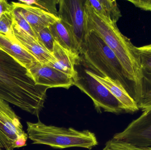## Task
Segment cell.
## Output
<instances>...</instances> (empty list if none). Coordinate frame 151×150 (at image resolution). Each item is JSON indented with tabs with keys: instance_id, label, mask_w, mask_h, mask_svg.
Here are the masks:
<instances>
[{
	"instance_id": "obj_10",
	"label": "cell",
	"mask_w": 151,
	"mask_h": 150,
	"mask_svg": "<svg viewBox=\"0 0 151 150\" xmlns=\"http://www.w3.org/2000/svg\"><path fill=\"white\" fill-rule=\"evenodd\" d=\"M11 3L18 7L21 14L29 23L35 34L36 32L48 27L59 19L55 15L38 7L25 4L20 1Z\"/></svg>"
},
{
	"instance_id": "obj_22",
	"label": "cell",
	"mask_w": 151,
	"mask_h": 150,
	"mask_svg": "<svg viewBox=\"0 0 151 150\" xmlns=\"http://www.w3.org/2000/svg\"><path fill=\"white\" fill-rule=\"evenodd\" d=\"M103 150H151V148L137 147L127 143L112 139L106 142Z\"/></svg>"
},
{
	"instance_id": "obj_16",
	"label": "cell",
	"mask_w": 151,
	"mask_h": 150,
	"mask_svg": "<svg viewBox=\"0 0 151 150\" xmlns=\"http://www.w3.org/2000/svg\"><path fill=\"white\" fill-rule=\"evenodd\" d=\"M87 2L99 16L117 23L121 12L115 0H87Z\"/></svg>"
},
{
	"instance_id": "obj_8",
	"label": "cell",
	"mask_w": 151,
	"mask_h": 150,
	"mask_svg": "<svg viewBox=\"0 0 151 150\" xmlns=\"http://www.w3.org/2000/svg\"><path fill=\"white\" fill-rule=\"evenodd\" d=\"M25 133L20 118L8 103L0 99V148L14 150L15 140Z\"/></svg>"
},
{
	"instance_id": "obj_13",
	"label": "cell",
	"mask_w": 151,
	"mask_h": 150,
	"mask_svg": "<svg viewBox=\"0 0 151 150\" xmlns=\"http://www.w3.org/2000/svg\"><path fill=\"white\" fill-rule=\"evenodd\" d=\"M86 71L90 75L103 85L113 94L124 106L127 113H132L139 110L135 101L120 84L109 77L100 76L86 69Z\"/></svg>"
},
{
	"instance_id": "obj_5",
	"label": "cell",
	"mask_w": 151,
	"mask_h": 150,
	"mask_svg": "<svg viewBox=\"0 0 151 150\" xmlns=\"http://www.w3.org/2000/svg\"><path fill=\"white\" fill-rule=\"evenodd\" d=\"M76 70L74 85L91 99L97 111L103 110L117 114L127 113L124 106L105 86L88 74L86 70Z\"/></svg>"
},
{
	"instance_id": "obj_21",
	"label": "cell",
	"mask_w": 151,
	"mask_h": 150,
	"mask_svg": "<svg viewBox=\"0 0 151 150\" xmlns=\"http://www.w3.org/2000/svg\"><path fill=\"white\" fill-rule=\"evenodd\" d=\"M135 51L142 68L151 69V44L138 47L135 46Z\"/></svg>"
},
{
	"instance_id": "obj_12",
	"label": "cell",
	"mask_w": 151,
	"mask_h": 150,
	"mask_svg": "<svg viewBox=\"0 0 151 150\" xmlns=\"http://www.w3.org/2000/svg\"><path fill=\"white\" fill-rule=\"evenodd\" d=\"M52 54L54 60L47 64L75 79L77 75L75 68L80 61V55L62 47L55 41Z\"/></svg>"
},
{
	"instance_id": "obj_27",
	"label": "cell",
	"mask_w": 151,
	"mask_h": 150,
	"mask_svg": "<svg viewBox=\"0 0 151 150\" xmlns=\"http://www.w3.org/2000/svg\"><path fill=\"white\" fill-rule=\"evenodd\" d=\"M0 150H4L2 149H1V148H0Z\"/></svg>"
},
{
	"instance_id": "obj_1",
	"label": "cell",
	"mask_w": 151,
	"mask_h": 150,
	"mask_svg": "<svg viewBox=\"0 0 151 150\" xmlns=\"http://www.w3.org/2000/svg\"><path fill=\"white\" fill-rule=\"evenodd\" d=\"M48 89L36 84L26 68L0 49V99L38 117Z\"/></svg>"
},
{
	"instance_id": "obj_18",
	"label": "cell",
	"mask_w": 151,
	"mask_h": 150,
	"mask_svg": "<svg viewBox=\"0 0 151 150\" xmlns=\"http://www.w3.org/2000/svg\"><path fill=\"white\" fill-rule=\"evenodd\" d=\"M13 15L12 12H5L0 16V34L12 42H18L13 30Z\"/></svg>"
},
{
	"instance_id": "obj_25",
	"label": "cell",
	"mask_w": 151,
	"mask_h": 150,
	"mask_svg": "<svg viewBox=\"0 0 151 150\" xmlns=\"http://www.w3.org/2000/svg\"><path fill=\"white\" fill-rule=\"evenodd\" d=\"M28 138V135L26 133L19 136L14 141V144H13L14 149H19V148L26 146L27 141Z\"/></svg>"
},
{
	"instance_id": "obj_26",
	"label": "cell",
	"mask_w": 151,
	"mask_h": 150,
	"mask_svg": "<svg viewBox=\"0 0 151 150\" xmlns=\"http://www.w3.org/2000/svg\"><path fill=\"white\" fill-rule=\"evenodd\" d=\"M14 6L5 0H0V16L5 12H12Z\"/></svg>"
},
{
	"instance_id": "obj_23",
	"label": "cell",
	"mask_w": 151,
	"mask_h": 150,
	"mask_svg": "<svg viewBox=\"0 0 151 150\" xmlns=\"http://www.w3.org/2000/svg\"><path fill=\"white\" fill-rule=\"evenodd\" d=\"M37 39L52 53L55 41L48 27L43 28L35 32Z\"/></svg>"
},
{
	"instance_id": "obj_4",
	"label": "cell",
	"mask_w": 151,
	"mask_h": 150,
	"mask_svg": "<svg viewBox=\"0 0 151 150\" xmlns=\"http://www.w3.org/2000/svg\"><path fill=\"white\" fill-rule=\"evenodd\" d=\"M27 134L34 144H44L55 149L81 147L90 150L98 145L94 133L88 130L78 131L45 125L39 120L36 123L27 122Z\"/></svg>"
},
{
	"instance_id": "obj_20",
	"label": "cell",
	"mask_w": 151,
	"mask_h": 150,
	"mask_svg": "<svg viewBox=\"0 0 151 150\" xmlns=\"http://www.w3.org/2000/svg\"><path fill=\"white\" fill-rule=\"evenodd\" d=\"M25 4L38 7L53 15L58 16L56 4L58 1H47V0H33V1H19Z\"/></svg>"
},
{
	"instance_id": "obj_11",
	"label": "cell",
	"mask_w": 151,
	"mask_h": 150,
	"mask_svg": "<svg viewBox=\"0 0 151 150\" xmlns=\"http://www.w3.org/2000/svg\"><path fill=\"white\" fill-rule=\"evenodd\" d=\"M12 30L18 43L39 62L48 64L54 60L52 54L39 40L18 28L13 23Z\"/></svg>"
},
{
	"instance_id": "obj_15",
	"label": "cell",
	"mask_w": 151,
	"mask_h": 150,
	"mask_svg": "<svg viewBox=\"0 0 151 150\" xmlns=\"http://www.w3.org/2000/svg\"><path fill=\"white\" fill-rule=\"evenodd\" d=\"M48 28L57 43L72 53L80 55V48L75 38L60 19L50 26Z\"/></svg>"
},
{
	"instance_id": "obj_2",
	"label": "cell",
	"mask_w": 151,
	"mask_h": 150,
	"mask_svg": "<svg viewBox=\"0 0 151 150\" xmlns=\"http://www.w3.org/2000/svg\"><path fill=\"white\" fill-rule=\"evenodd\" d=\"M84 12L86 31H93L97 33L114 53L128 78L136 86L138 97L142 80V68L136 53L135 46L121 32L117 23L97 15L87 0L84 3Z\"/></svg>"
},
{
	"instance_id": "obj_19",
	"label": "cell",
	"mask_w": 151,
	"mask_h": 150,
	"mask_svg": "<svg viewBox=\"0 0 151 150\" xmlns=\"http://www.w3.org/2000/svg\"><path fill=\"white\" fill-rule=\"evenodd\" d=\"M12 4L14 6L12 11L14 19L13 23L16 25L18 28H20L32 37L38 40L32 28L22 15L18 7L13 4Z\"/></svg>"
},
{
	"instance_id": "obj_3",
	"label": "cell",
	"mask_w": 151,
	"mask_h": 150,
	"mask_svg": "<svg viewBox=\"0 0 151 150\" xmlns=\"http://www.w3.org/2000/svg\"><path fill=\"white\" fill-rule=\"evenodd\" d=\"M83 63L98 74L118 82L135 101L137 88L128 78L127 74L114 53L102 38L93 31H86L80 51Z\"/></svg>"
},
{
	"instance_id": "obj_24",
	"label": "cell",
	"mask_w": 151,
	"mask_h": 150,
	"mask_svg": "<svg viewBox=\"0 0 151 150\" xmlns=\"http://www.w3.org/2000/svg\"><path fill=\"white\" fill-rule=\"evenodd\" d=\"M128 1L141 9L151 11V0H128Z\"/></svg>"
},
{
	"instance_id": "obj_6",
	"label": "cell",
	"mask_w": 151,
	"mask_h": 150,
	"mask_svg": "<svg viewBox=\"0 0 151 150\" xmlns=\"http://www.w3.org/2000/svg\"><path fill=\"white\" fill-rule=\"evenodd\" d=\"M85 0H59L58 16L75 38L80 51L86 34Z\"/></svg>"
},
{
	"instance_id": "obj_9",
	"label": "cell",
	"mask_w": 151,
	"mask_h": 150,
	"mask_svg": "<svg viewBox=\"0 0 151 150\" xmlns=\"http://www.w3.org/2000/svg\"><path fill=\"white\" fill-rule=\"evenodd\" d=\"M28 70L37 85L69 89L74 84V78L71 76L39 61L35 63Z\"/></svg>"
},
{
	"instance_id": "obj_17",
	"label": "cell",
	"mask_w": 151,
	"mask_h": 150,
	"mask_svg": "<svg viewBox=\"0 0 151 150\" xmlns=\"http://www.w3.org/2000/svg\"><path fill=\"white\" fill-rule=\"evenodd\" d=\"M136 103L143 112L151 109V69L142 68L141 86Z\"/></svg>"
},
{
	"instance_id": "obj_7",
	"label": "cell",
	"mask_w": 151,
	"mask_h": 150,
	"mask_svg": "<svg viewBox=\"0 0 151 150\" xmlns=\"http://www.w3.org/2000/svg\"><path fill=\"white\" fill-rule=\"evenodd\" d=\"M113 139L137 147L151 148V109L144 112Z\"/></svg>"
},
{
	"instance_id": "obj_14",
	"label": "cell",
	"mask_w": 151,
	"mask_h": 150,
	"mask_svg": "<svg viewBox=\"0 0 151 150\" xmlns=\"http://www.w3.org/2000/svg\"><path fill=\"white\" fill-rule=\"evenodd\" d=\"M0 49L9 54L23 66L29 69L33 64L38 61L18 42H12L0 34Z\"/></svg>"
}]
</instances>
